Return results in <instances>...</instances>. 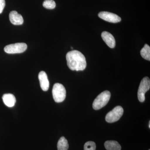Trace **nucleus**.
<instances>
[{"label":"nucleus","mask_w":150,"mask_h":150,"mask_svg":"<svg viewBox=\"0 0 150 150\" xmlns=\"http://www.w3.org/2000/svg\"><path fill=\"white\" fill-rule=\"evenodd\" d=\"M71 49H73V47H71Z\"/></svg>","instance_id":"6ab92c4d"},{"label":"nucleus","mask_w":150,"mask_h":150,"mask_svg":"<svg viewBox=\"0 0 150 150\" xmlns=\"http://www.w3.org/2000/svg\"><path fill=\"white\" fill-rule=\"evenodd\" d=\"M98 16L103 20L112 23H117L121 20V18L117 15L108 12H100L98 13Z\"/></svg>","instance_id":"0eeeda50"},{"label":"nucleus","mask_w":150,"mask_h":150,"mask_svg":"<svg viewBox=\"0 0 150 150\" xmlns=\"http://www.w3.org/2000/svg\"><path fill=\"white\" fill-rule=\"evenodd\" d=\"M38 79L42 90L44 91H47L49 87V82L47 75L45 71H41L39 73Z\"/></svg>","instance_id":"6e6552de"},{"label":"nucleus","mask_w":150,"mask_h":150,"mask_svg":"<svg viewBox=\"0 0 150 150\" xmlns=\"http://www.w3.org/2000/svg\"><path fill=\"white\" fill-rule=\"evenodd\" d=\"M110 96L111 94L108 91H105L100 94L94 100L93 103V109L98 110L105 106L109 101Z\"/></svg>","instance_id":"f03ea898"},{"label":"nucleus","mask_w":150,"mask_h":150,"mask_svg":"<svg viewBox=\"0 0 150 150\" xmlns=\"http://www.w3.org/2000/svg\"><path fill=\"white\" fill-rule=\"evenodd\" d=\"M66 59L68 67L72 71H83L86 67L85 57L81 52L77 50L68 52Z\"/></svg>","instance_id":"f257e3e1"},{"label":"nucleus","mask_w":150,"mask_h":150,"mask_svg":"<svg viewBox=\"0 0 150 150\" xmlns=\"http://www.w3.org/2000/svg\"><path fill=\"white\" fill-rule=\"evenodd\" d=\"M141 55L144 59L150 61V47L146 44L141 51Z\"/></svg>","instance_id":"4468645a"},{"label":"nucleus","mask_w":150,"mask_h":150,"mask_svg":"<svg viewBox=\"0 0 150 150\" xmlns=\"http://www.w3.org/2000/svg\"><path fill=\"white\" fill-rule=\"evenodd\" d=\"M101 37L108 47L110 48H114L115 47V38L110 33L103 31L101 33Z\"/></svg>","instance_id":"1a4fd4ad"},{"label":"nucleus","mask_w":150,"mask_h":150,"mask_svg":"<svg viewBox=\"0 0 150 150\" xmlns=\"http://www.w3.org/2000/svg\"><path fill=\"white\" fill-rule=\"evenodd\" d=\"M66 90L62 84L56 83L52 89V95L54 101L56 103L63 102L66 97Z\"/></svg>","instance_id":"7ed1b4c3"},{"label":"nucleus","mask_w":150,"mask_h":150,"mask_svg":"<svg viewBox=\"0 0 150 150\" xmlns=\"http://www.w3.org/2000/svg\"><path fill=\"white\" fill-rule=\"evenodd\" d=\"M27 48V45L25 43H18L7 45L4 50L8 54H21L26 51Z\"/></svg>","instance_id":"423d86ee"},{"label":"nucleus","mask_w":150,"mask_h":150,"mask_svg":"<svg viewBox=\"0 0 150 150\" xmlns=\"http://www.w3.org/2000/svg\"><path fill=\"white\" fill-rule=\"evenodd\" d=\"M105 147L107 150H121V145L116 141H107L104 144Z\"/></svg>","instance_id":"f8f14e48"},{"label":"nucleus","mask_w":150,"mask_h":150,"mask_svg":"<svg viewBox=\"0 0 150 150\" xmlns=\"http://www.w3.org/2000/svg\"><path fill=\"white\" fill-rule=\"evenodd\" d=\"M43 6L48 9H53L56 7V4L54 0H45L43 2Z\"/></svg>","instance_id":"2eb2a0df"},{"label":"nucleus","mask_w":150,"mask_h":150,"mask_svg":"<svg viewBox=\"0 0 150 150\" xmlns=\"http://www.w3.org/2000/svg\"><path fill=\"white\" fill-rule=\"evenodd\" d=\"M123 113V108L117 106L107 113L105 116V120L109 123H113L118 121Z\"/></svg>","instance_id":"39448f33"},{"label":"nucleus","mask_w":150,"mask_h":150,"mask_svg":"<svg viewBox=\"0 0 150 150\" xmlns=\"http://www.w3.org/2000/svg\"><path fill=\"white\" fill-rule=\"evenodd\" d=\"M6 3L5 0H0V14L2 13L5 6Z\"/></svg>","instance_id":"f3484780"},{"label":"nucleus","mask_w":150,"mask_h":150,"mask_svg":"<svg viewBox=\"0 0 150 150\" xmlns=\"http://www.w3.org/2000/svg\"><path fill=\"white\" fill-rule=\"evenodd\" d=\"M96 145L93 142H86L84 146V150H96Z\"/></svg>","instance_id":"dca6fc26"},{"label":"nucleus","mask_w":150,"mask_h":150,"mask_svg":"<svg viewBox=\"0 0 150 150\" xmlns=\"http://www.w3.org/2000/svg\"><path fill=\"white\" fill-rule=\"evenodd\" d=\"M9 19L11 22L15 25H21L23 23L22 16L16 11L11 12L9 14Z\"/></svg>","instance_id":"9d476101"},{"label":"nucleus","mask_w":150,"mask_h":150,"mask_svg":"<svg viewBox=\"0 0 150 150\" xmlns=\"http://www.w3.org/2000/svg\"><path fill=\"white\" fill-rule=\"evenodd\" d=\"M2 99L4 104L8 107H13L16 102V98L12 94H5L3 95Z\"/></svg>","instance_id":"9b49d317"},{"label":"nucleus","mask_w":150,"mask_h":150,"mask_svg":"<svg viewBox=\"0 0 150 150\" xmlns=\"http://www.w3.org/2000/svg\"></svg>","instance_id":"aec40b11"},{"label":"nucleus","mask_w":150,"mask_h":150,"mask_svg":"<svg viewBox=\"0 0 150 150\" xmlns=\"http://www.w3.org/2000/svg\"><path fill=\"white\" fill-rule=\"evenodd\" d=\"M150 88L149 78L145 77L141 81L138 91V99L141 102H144L145 100V95Z\"/></svg>","instance_id":"20e7f679"},{"label":"nucleus","mask_w":150,"mask_h":150,"mask_svg":"<svg viewBox=\"0 0 150 150\" xmlns=\"http://www.w3.org/2000/svg\"><path fill=\"white\" fill-rule=\"evenodd\" d=\"M149 129L150 128V122L149 121Z\"/></svg>","instance_id":"a211bd4d"},{"label":"nucleus","mask_w":150,"mask_h":150,"mask_svg":"<svg viewBox=\"0 0 150 150\" xmlns=\"http://www.w3.org/2000/svg\"><path fill=\"white\" fill-rule=\"evenodd\" d=\"M69 148L68 141L64 137H62L57 144L58 150H68Z\"/></svg>","instance_id":"ddd939ff"}]
</instances>
